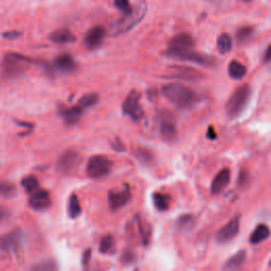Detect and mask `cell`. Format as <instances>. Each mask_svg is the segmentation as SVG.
Segmentation results:
<instances>
[{"mask_svg":"<svg viewBox=\"0 0 271 271\" xmlns=\"http://www.w3.org/2000/svg\"><path fill=\"white\" fill-rule=\"evenodd\" d=\"M163 96L179 110L191 109L198 101L196 92L180 83H170L164 85L161 89Z\"/></svg>","mask_w":271,"mask_h":271,"instance_id":"cell-1","label":"cell"},{"mask_svg":"<svg viewBox=\"0 0 271 271\" xmlns=\"http://www.w3.org/2000/svg\"><path fill=\"white\" fill-rule=\"evenodd\" d=\"M147 5L144 0H140L135 7H132V10L125 13L124 16L117 20L109 28V35L119 36L128 31H131L134 27H136L146 15Z\"/></svg>","mask_w":271,"mask_h":271,"instance_id":"cell-2","label":"cell"},{"mask_svg":"<svg viewBox=\"0 0 271 271\" xmlns=\"http://www.w3.org/2000/svg\"><path fill=\"white\" fill-rule=\"evenodd\" d=\"M252 95V89L249 84L238 87L226 103V113L228 118L236 119L248 106Z\"/></svg>","mask_w":271,"mask_h":271,"instance_id":"cell-3","label":"cell"},{"mask_svg":"<svg viewBox=\"0 0 271 271\" xmlns=\"http://www.w3.org/2000/svg\"><path fill=\"white\" fill-rule=\"evenodd\" d=\"M164 54L167 58H172L178 61H184V62H191L202 66H208L212 67L215 65L216 59L213 56L199 53L196 51H193L192 49H170L167 48V50L164 52Z\"/></svg>","mask_w":271,"mask_h":271,"instance_id":"cell-4","label":"cell"},{"mask_svg":"<svg viewBox=\"0 0 271 271\" xmlns=\"http://www.w3.org/2000/svg\"><path fill=\"white\" fill-rule=\"evenodd\" d=\"M37 62L18 53H8L2 65L4 76L9 79L18 78L24 72V63L37 65Z\"/></svg>","mask_w":271,"mask_h":271,"instance_id":"cell-5","label":"cell"},{"mask_svg":"<svg viewBox=\"0 0 271 271\" xmlns=\"http://www.w3.org/2000/svg\"><path fill=\"white\" fill-rule=\"evenodd\" d=\"M112 169V161L103 155H95L88 160L86 172L92 179H100L107 176Z\"/></svg>","mask_w":271,"mask_h":271,"instance_id":"cell-6","label":"cell"},{"mask_svg":"<svg viewBox=\"0 0 271 271\" xmlns=\"http://www.w3.org/2000/svg\"><path fill=\"white\" fill-rule=\"evenodd\" d=\"M141 94L137 90H133L125 97L122 104V111L125 116L130 117L134 122H139L144 117V110L140 104Z\"/></svg>","mask_w":271,"mask_h":271,"instance_id":"cell-7","label":"cell"},{"mask_svg":"<svg viewBox=\"0 0 271 271\" xmlns=\"http://www.w3.org/2000/svg\"><path fill=\"white\" fill-rule=\"evenodd\" d=\"M24 240V235L20 230H14L9 233H5L0 235V252L13 254L17 253Z\"/></svg>","mask_w":271,"mask_h":271,"instance_id":"cell-8","label":"cell"},{"mask_svg":"<svg viewBox=\"0 0 271 271\" xmlns=\"http://www.w3.org/2000/svg\"><path fill=\"white\" fill-rule=\"evenodd\" d=\"M159 133L165 141H172L177 136V121L172 112L161 110L158 115Z\"/></svg>","mask_w":271,"mask_h":271,"instance_id":"cell-9","label":"cell"},{"mask_svg":"<svg viewBox=\"0 0 271 271\" xmlns=\"http://www.w3.org/2000/svg\"><path fill=\"white\" fill-rule=\"evenodd\" d=\"M82 163V156L79 152L69 150L61 155L58 162H56V169L62 174H71L80 166Z\"/></svg>","mask_w":271,"mask_h":271,"instance_id":"cell-10","label":"cell"},{"mask_svg":"<svg viewBox=\"0 0 271 271\" xmlns=\"http://www.w3.org/2000/svg\"><path fill=\"white\" fill-rule=\"evenodd\" d=\"M239 228L240 215H235L217 231L215 235L216 241L218 244H227V242L233 240L235 236L239 233Z\"/></svg>","mask_w":271,"mask_h":271,"instance_id":"cell-11","label":"cell"},{"mask_svg":"<svg viewBox=\"0 0 271 271\" xmlns=\"http://www.w3.org/2000/svg\"><path fill=\"white\" fill-rule=\"evenodd\" d=\"M132 199V191L128 184L122 190H111L108 192V206L111 211H117L125 207Z\"/></svg>","mask_w":271,"mask_h":271,"instance_id":"cell-12","label":"cell"},{"mask_svg":"<svg viewBox=\"0 0 271 271\" xmlns=\"http://www.w3.org/2000/svg\"><path fill=\"white\" fill-rule=\"evenodd\" d=\"M106 36V30L101 26H94L85 35L84 45L87 49L93 50L102 45Z\"/></svg>","mask_w":271,"mask_h":271,"instance_id":"cell-13","label":"cell"},{"mask_svg":"<svg viewBox=\"0 0 271 271\" xmlns=\"http://www.w3.org/2000/svg\"><path fill=\"white\" fill-rule=\"evenodd\" d=\"M50 193L46 190H36L31 193L29 206L35 211H45L51 207Z\"/></svg>","mask_w":271,"mask_h":271,"instance_id":"cell-14","label":"cell"},{"mask_svg":"<svg viewBox=\"0 0 271 271\" xmlns=\"http://www.w3.org/2000/svg\"><path fill=\"white\" fill-rule=\"evenodd\" d=\"M84 108L80 105L76 106H65L60 104L59 105V113L61 118L66 122L68 125L76 124L84 115Z\"/></svg>","mask_w":271,"mask_h":271,"instance_id":"cell-15","label":"cell"},{"mask_svg":"<svg viewBox=\"0 0 271 271\" xmlns=\"http://www.w3.org/2000/svg\"><path fill=\"white\" fill-rule=\"evenodd\" d=\"M231 180V170L229 168H223L218 174L214 177L211 183V193L217 195L221 193L229 184Z\"/></svg>","mask_w":271,"mask_h":271,"instance_id":"cell-16","label":"cell"},{"mask_svg":"<svg viewBox=\"0 0 271 271\" xmlns=\"http://www.w3.org/2000/svg\"><path fill=\"white\" fill-rule=\"evenodd\" d=\"M54 66L56 69L62 71L64 73L72 72V71H75L78 67L73 56H71L70 54L67 53L56 56L54 59Z\"/></svg>","mask_w":271,"mask_h":271,"instance_id":"cell-17","label":"cell"},{"mask_svg":"<svg viewBox=\"0 0 271 271\" xmlns=\"http://www.w3.org/2000/svg\"><path fill=\"white\" fill-rule=\"evenodd\" d=\"M195 41L193 37L188 33H181L176 35L168 42V48L170 49H193Z\"/></svg>","mask_w":271,"mask_h":271,"instance_id":"cell-18","label":"cell"},{"mask_svg":"<svg viewBox=\"0 0 271 271\" xmlns=\"http://www.w3.org/2000/svg\"><path fill=\"white\" fill-rule=\"evenodd\" d=\"M247 260V252L245 250H239L234 253L230 259H228L223 265V270H236L245 264Z\"/></svg>","mask_w":271,"mask_h":271,"instance_id":"cell-19","label":"cell"},{"mask_svg":"<svg viewBox=\"0 0 271 271\" xmlns=\"http://www.w3.org/2000/svg\"><path fill=\"white\" fill-rule=\"evenodd\" d=\"M49 39L54 44H70V42H75L77 37L72 32L67 29H60L52 32L49 35Z\"/></svg>","mask_w":271,"mask_h":271,"instance_id":"cell-20","label":"cell"},{"mask_svg":"<svg viewBox=\"0 0 271 271\" xmlns=\"http://www.w3.org/2000/svg\"><path fill=\"white\" fill-rule=\"evenodd\" d=\"M195 225V218L192 214H183L180 215L175 223L176 230L180 233L190 232Z\"/></svg>","mask_w":271,"mask_h":271,"instance_id":"cell-21","label":"cell"},{"mask_svg":"<svg viewBox=\"0 0 271 271\" xmlns=\"http://www.w3.org/2000/svg\"><path fill=\"white\" fill-rule=\"evenodd\" d=\"M269 235H270V230H269L268 226L262 224V225H259L253 230V232L250 235L249 241L252 245H258L260 244V242L266 240L269 237Z\"/></svg>","mask_w":271,"mask_h":271,"instance_id":"cell-22","label":"cell"},{"mask_svg":"<svg viewBox=\"0 0 271 271\" xmlns=\"http://www.w3.org/2000/svg\"><path fill=\"white\" fill-rule=\"evenodd\" d=\"M228 73L231 79L238 81L246 76L247 68L237 61H232L228 66Z\"/></svg>","mask_w":271,"mask_h":271,"instance_id":"cell-23","label":"cell"},{"mask_svg":"<svg viewBox=\"0 0 271 271\" xmlns=\"http://www.w3.org/2000/svg\"><path fill=\"white\" fill-rule=\"evenodd\" d=\"M134 155L142 164H144L146 166L153 165L156 161L155 155L153 154V152L145 147H138L137 150H135Z\"/></svg>","mask_w":271,"mask_h":271,"instance_id":"cell-24","label":"cell"},{"mask_svg":"<svg viewBox=\"0 0 271 271\" xmlns=\"http://www.w3.org/2000/svg\"><path fill=\"white\" fill-rule=\"evenodd\" d=\"M67 211H68V216L71 219L78 218L82 214V207L80 205L79 197L76 194H72L70 196L69 202H68Z\"/></svg>","mask_w":271,"mask_h":271,"instance_id":"cell-25","label":"cell"},{"mask_svg":"<svg viewBox=\"0 0 271 271\" xmlns=\"http://www.w3.org/2000/svg\"><path fill=\"white\" fill-rule=\"evenodd\" d=\"M169 202H170V198L166 194H162V193H158V192H156L153 194L154 206L157 210L160 211V212H164V211H167L169 209Z\"/></svg>","mask_w":271,"mask_h":271,"instance_id":"cell-26","label":"cell"},{"mask_svg":"<svg viewBox=\"0 0 271 271\" xmlns=\"http://www.w3.org/2000/svg\"><path fill=\"white\" fill-rule=\"evenodd\" d=\"M176 78H180L187 81H196L202 78V75L198 73L196 70H193L188 67H175Z\"/></svg>","mask_w":271,"mask_h":271,"instance_id":"cell-27","label":"cell"},{"mask_svg":"<svg viewBox=\"0 0 271 271\" xmlns=\"http://www.w3.org/2000/svg\"><path fill=\"white\" fill-rule=\"evenodd\" d=\"M217 50L220 54H227L232 49V38L228 33H223L218 36L216 42Z\"/></svg>","mask_w":271,"mask_h":271,"instance_id":"cell-28","label":"cell"},{"mask_svg":"<svg viewBox=\"0 0 271 271\" xmlns=\"http://www.w3.org/2000/svg\"><path fill=\"white\" fill-rule=\"evenodd\" d=\"M116 244H115V238L112 237V235L107 234L105 236H103L100 240V246H98V251L103 253V254H107V253H111L115 250Z\"/></svg>","mask_w":271,"mask_h":271,"instance_id":"cell-29","label":"cell"},{"mask_svg":"<svg viewBox=\"0 0 271 271\" xmlns=\"http://www.w3.org/2000/svg\"><path fill=\"white\" fill-rule=\"evenodd\" d=\"M138 228H139L142 244H143L144 246H147L150 244L151 235H152L151 226L149 224H146L145 221H142V219L138 218Z\"/></svg>","mask_w":271,"mask_h":271,"instance_id":"cell-30","label":"cell"},{"mask_svg":"<svg viewBox=\"0 0 271 271\" xmlns=\"http://www.w3.org/2000/svg\"><path fill=\"white\" fill-rule=\"evenodd\" d=\"M21 185L23 190L28 193V194H31L33 193L34 191H36L38 189V185H39V181L38 179L33 176V175H30V176H27L24 177L22 180H21Z\"/></svg>","mask_w":271,"mask_h":271,"instance_id":"cell-31","label":"cell"},{"mask_svg":"<svg viewBox=\"0 0 271 271\" xmlns=\"http://www.w3.org/2000/svg\"><path fill=\"white\" fill-rule=\"evenodd\" d=\"M98 95L96 93H87V94H84L80 100H79V105L84 108V109H87L90 108L94 105L97 104L98 102Z\"/></svg>","mask_w":271,"mask_h":271,"instance_id":"cell-32","label":"cell"},{"mask_svg":"<svg viewBox=\"0 0 271 271\" xmlns=\"http://www.w3.org/2000/svg\"><path fill=\"white\" fill-rule=\"evenodd\" d=\"M253 33H254L253 27L249 26L241 27L236 31V39L238 42H246L253 36Z\"/></svg>","mask_w":271,"mask_h":271,"instance_id":"cell-33","label":"cell"},{"mask_svg":"<svg viewBox=\"0 0 271 271\" xmlns=\"http://www.w3.org/2000/svg\"><path fill=\"white\" fill-rule=\"evenodd\" d=\"M16 193L15 185L6 182L0 181V197H13Z\"/></svg>","mask_w":271,"mask_h":271,"instance_id":"cell-34","label":"cell"},{"mask_svg":"<svg viewBox=\"0 0 271 271\" xmlns=\"http://www.w3.org/2000/svg\"><path fill=\"white\" fill-rule=\"evenodd\" d=\"M56 269H58V267H56L53 261L41 262L32 267V270H36V271H51V270H56Z\"/></svg>","mask_w":271,"mask_h":271,"instance_id":"cell-35","label":"cell"},{"mask_svg":"<svg viewBox=\"0 0 271 271\" xmlns=\"http://www.w3.org/2000/svg\"><path fill=\"white\" fill-rule=\"evenodd\" d=\"M137 256L132 250H125L121 256V262L123 265H132L136 262Z\"/></svg>","mask_w":271,"mask_h":271,"instance_id":"cell-36","label":"cell"},{"mask_svg":"<svg viewBox=\"0 0 271 271\" xmlns=\"http://www.w3.org/2000/svg\"><path fill=\"white\" fill-rule=\"evenodd\" d=\"M250 181V176L248 174L247 170L245 169H241L239 172V175H238V178H237V184L239 188H245L248 185Z\"/></svg>","mask_w":271,"mask_h":271,"instance_id":"cell-37","label":"cell"},{"mask_svg":"<svg viewBox=\"0 0 271 271\" xmlns=\"http://www.w3.org/2000/svg\"><path fill=\"white\" fill-rule=\"evenodd\" d=\"M115 6L118 10H120L122 13H128L132 10V6L130 0H113Z\"/></svg>","mask_w":271,"mask_h":271,"instance_id":"cell-38","label":"cell"},{"mask_svg":"<svg viewBox=\"0 0 271 271\" xmlns=\"http://www.w3.org/2000/svg\"><path fill=\"white\" fill-rule=\"evenodd\" d=\"M110 144L112 146V149L117 151V152H123L125 151V146L124 144L121 142V140L119 138H116V141L115 142H110Z\"/></svg>","mask_w":271,"mask_h":271,"instance_id":"cell-39","label":"cell"},{"mask_svg":"<svg viewBox=\"0 0 271 271\" xmlns=\"http://www.w3.org/2000/svg\"><path fill=\"white\" fill-rule=\"evenodd\" d=\"M90 259H91V250L90 249H86V250L84 251L83 256H82V264L84 266H87L89 264Z\"/></svg>","mask_w":271,"mask_h":271,"instance_id":"cell-40","label":"cell"},{"mask_svg":"<svg viewBox=\"0 0 271 271\" xmlns=\"http://www.w3.org/2000/svg\"><path fill=\"white\" fill-rule=\"evenodd\" d=\"M20 35H21V33L18 32V31H10V32H6V33H4L3 36H4L5 38H7V39H16V38H18Z\"/></svg>","mask_w":271,"mask_h":271,"instance_id":"cell-41","label":"cell"},{"mask_svg":"<svg viewBox=\"0 0 271 271\" xmlns=\"http://www.w3.org/2000/svg\"><path fill=\"white\" fill-rule=\"evenodd\" d=\"M207 137H208V139H210V140H215V139L217 138L216 132H215V130H214V127H213V126H209L208 132H207Z\"/></svg>","mask_w":271,"mask_h":271,"instance_id":"cell-42","label":"cell"},{"mask_svg":"<svg viewBox=\"0 0 271 271\" xmlns=\"http://www.w3.org/2000/svg\"><path fill=\"white\" fill-rule=\"evenodd\" d=\"M8 216H9V211L4 207H0V223L7 219Z\"/></svg>","mask_w":271,"mask_h":271,"instance_id":"cell-43","label":"cell"},{"mask_svg":"<svg viewBox=\"0 0 271 271\" xmlns=\"http://www.w3.org/2000/svg\"><path fill=\"white\" fill-rule=\"evenodd\" d=\"M270 61V46L267 47L265 53H264V56H263V62L264 63H269Z\"/></svg>","mask_w":271,"mask_h":271,"instance_id":"cell-44","label":"cell"},{"mask_svg":"<svg viewBox=\"0 0 271 271\" xmlns=\"http://www.w3.org/2000/svg\"><path fill=\"white\" fill-rule=\"evenodd\" d=\"M19 125L21 126H27V127H31V124H28V123H23V122H17Z\"/></svg>","mask_w":271,"mask_h":271,"instance_id":"cell-45","label":"cell"},{"mask_svg":"<svg viewBox=\"0 0 271 271\" xmlns=\"http://www.w3.org/2000/svg\"><path fill=\"white\" fill-rule=\"evenodd\" d=\"M240 2H244V3H248V2H251V0H240Z\"/></svg>","mask_w":271,"mask_h":271,"instance_id":"cell-46","label":"cell"}]
</instances>
